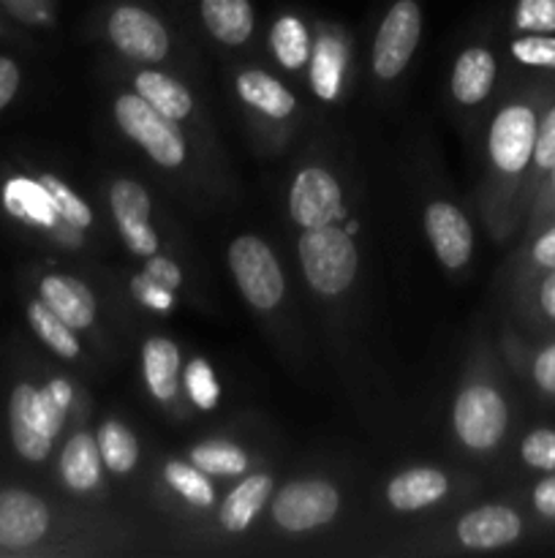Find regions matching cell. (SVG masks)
<instances>
[{
	"mask_svg": "<svg viewBox=\"0 0 555 558\" xmlns=\"http://www.w3.org/2000/svg\"><path fill=\"white\" fill-rule=\"evenodd\" d=\"M528 300H531L533 322L550 330V338H555V270L533 272Z\"/></svg>",
	"mask_w": 555,
	"mask_h": 558,
	"instance_id": "38",
	"label": "cell"
},
{
	"mask_svg": "<svg viewBox=\"0 0 555 558\" xmlns=\"http://www.w3.org/2000/svg\"><path fill=\"white\" fill-rule=\"evenodd\" d=\"M25 316L30 330L36 332L38 341L49 349L52 354H58L60 360H76L82 354V343L76 338V330L71 325H65L41 298L27 300Z\"/></svg>",
	"mask_w": 555,
	"mask_h": 558,
	"instance_id": "25",
	"label": "cell"
},
{
	"mask_svg": "<svg viewBox=\"0 0 555 558\" xmlns=\"http://www.w3.org/2000/svg\"><path fill=\"white\" fill-rule=\"evenodd\" d=\"M199 16L207 33L226 47H239L254 33L250 0H199Z\"/></svg>",
	"mask_w": 555,
	"mask_h": 558,
	"instance_id": "21",
	"label": "cell"
},
{
	"mask_svg": "<svg viewBox=\"0 0 555 558\" xmlns=\"http://www.w3.org/2000/svg\"><path fill=\"white\" fill-rule=\"evenodd\" d=\"M424 232L446 270H460L471 262L473 227L457 205L435 199L424 207Z\"/></svg>",
	"mask_w": 555,
	"mask_h": 558,
	"instance_id": "13",
	"label": "cell"
},
{
	"mask_svg": "<svg viewBox=\"0 0 555 558\" xmlns=\"http://www.w3.org/2000/svg\"><path fill=\"white\" fill-rule=\"evenodd\" d=\"M343 63H346V52L337 36H321L316 41L313 58H310V80H313L316 96L324 101H335L337 90H341Z\"/></svg>",
	"mask_w": 555,
	"mask_h": 558,
	"instance_id": "26",
	"label": "cell"
},
{
	"mask_svg": "<svg viewBox=\"0 0 555 558\" xmlns=\"http://www.w3.org/2000/svg\"><path fill=\"white\" fill-rule=\"evenodd\" d=\"M229 267L243 298L256 311H272L286 294V281L270 245L256 234H239L229 245Z\"/></svg>",
	"mask_w": 555,
	"mask_h": 558,
	"instance_id": "6",
	"label": "cell"
},
{
	"mask_svg": "<svg viewBox=\"0 0 555 558\" xmlns=\"http://www.w3.org/2000/svg\"><path fill=\"white\" fill-rule=\"evenodd\" d=\"M531 510L539 521L555 526V472L542 474L531 488Z\"/></svg>",
	"mask_w": 555,
	"mask_h": 558,
	"instance_id": "42",
	"label": "cell"
},
{
	"mask_svg": "<svg viewBox=\"0 0 555 558\" xmlns=\"http://www.w3.org/2000/svg\"><path fill=\"white\" fill-rule=\"evenodd\" d=\"M299 265H303L305 281L310 283L321 298H337L346 292L357 278L359 251L354 234L341 227L305 229L297 240Z\"/></svg>",
	"mask_w": 555,
	"mask_h": 558,
	"instance_id": "3",
	"label": "cell"
},
{
	"mask_svg": "<svg viewBox=\"0 0 555 558\" xmlns=\"http://www.w3.org/2000/svg\"><path fill=\"white\" fill-rule=\"evenodd\" d=\"M511 31L555 33V0H515L511 3Z\"/></svg>",
	"mask_w": 555,
	"mask_h": 558,
	"instance_id": "36",
	"label": "cell"
},
{
	"mask_svg": "<svg viewBox=\"0 0 555 558\" xmlns=\"http://www.w3.org/2000/svg\"><path fill=\"white\" fill-rule=\"evenodd\" d=\"M141 374L158 403H172L180 390V349L169 338H147L141 347Z\"/></svg>",
	"mask_w": 555,
	"mask_h": 558,
	"instance_id": "20",
	"label": "cell"
},
{
	"mask_svg": "<svg viewBox=\"0 0 555 558\" xmlns=\"http://www.w3.org/2000/svg\"><path fill=\"white\" fill-rule=\"evenodd\" d=\"M5 5H9L11 11H16V14L22 16H44L47 11H44V0H3Z\"/></svg>",
	"mask_w": 555,
	"mask_h": 558,
	"instance_id": "45",
	"label": "cell"
},
{
	"mask_svg": "<svg viewBox=\"0 0 555 558\" xmlns=\"http://www.w3.org/2000/svg\"><path fill=\"white\" fill-rule=\"evenodd\" d=\"M22 85V69L14 58L9 54H0V112L5 107H11V101L16 98Z\"/></svg>",
	"mask_w": 555,
	"mask_h": 558,
	"instance_id": "44",
	"label": "cell"
},
{
	"mask_svg": "<svg viewBox=\"0 0 555 558\" xmlns=\"http://www.w3.org/2000/svg\"><path fill=\"white\" fill-rule=\"evenodd\" d=\"M550 221H555V169L544 178L536 196H533L531 207H528V227L531 229L544 227Z\"/></svg>",
	"mask_w": 555,
	"mask_h": 558,
	"instance_id": "40",
	"label": "cell"
},
{
	"mask_svg": "<svg viewBox=\"0 0 555 558\" xmlns=\"http://www.w3.org/2000/svg\"><path fill=\"white\" fill-rule=\"evenodd\" d=\"M141 272H145L150 281L161 283L163 289H169V292L180 289V283H183V270H180L172 259H166V256H161V254L147 256V265Z\"/></svg>",
	"mask_w": 555,
	"mask_h": 558,
	"instance_id": "43",
	"label": "cell"
},
{
	"mask_svg": "<svg viewBox=\"0 0 555 558\" xmlns=\"http://www.w3.org/2000/svg\"><path fill=\"white\" fill-rule=\"evenodd\" d=\"M341 494L326 480H297L283 485L272 499V521L288 534L313 532L335 521Z\"/></svg>",
	"mask_w": 555,
	"mask_h": 558,
	"instance_id": "7",
	"label": "cell"
},
{
	"mask_svg": "<svg viewBox=\"0 0 555 558\" xmlns=\"http://www.w3.org/2000/svg\"><path fill=\"white\" fill-rule=\"evenodd\" d=\"M107 36L125 58L139 63H161L172 47L166 25L152 11L136 3L114 5L107 20Z\"/></svg>",
	"mask_w": 555,
	"mask_h": 558,
	"instance_id": "9",
	"label": "cell"
},
{
	"mask_svg": "<svg viewBox=\"0 0 555 558\" xmlns=\"http://www.w3.org/2000/svg\"><path fill=\"white\" fill-rule=\"evenodd\" d=\"M526 521L509 505H482L457 521V539L468 550H501L520 543Z\"/></svg>",
	"mask_w": 555,
	"mask_h": 558,
	"instance_id": "14",
	"label": "cell"
},
{
	"mask_svg": "<svg viewBox=\"0 0 555 558\" xmlns=\"http://www.w3.org/2000/svg\"><path fill=\"white\" fill-rule=\"evenodd\" d=\"M131 292H134V298L139 300L141 305H147V308H156V311H172L174 308V292L163 289L161 283L150 281L145 272L134 276V281H131Z\"/></svg>",
	"mask_w": 555,
	"mask_h": 558,
	"instance_id": "41",
	"label": "cell"
},
{
	"mask_svg": "<svg viewBox=\"0 0 555 558\" xmlns=\"http://www.w3.org/2000/svg\"><path fill=\"white\" fill-rule=\"evenodd\" d=\"M134 87L152 109L166 114L169 120H177L180 123V120H185L194 112V96H190L188 87L180 85L174 76L147 69L136 74Z\"/></svg>",
	"mask_w": 555,
	"mask_h": 558,
	"instance_id": "24",
	"label": "cell"
},
{
	"mask_svg": "<svg viewBox=\"0 0 555 558\" xmlns=\"http://www.w3.org/2000/svg\"><path fill=\"white\" fill-rule=\"evenodd\" d=\"M555 169V93L542 109V118H539V131H536V145H533V158L531 167H528L526 178V210L531 207L533 196H536L539 185L544 183L550 172Z\"/></svg>",
	"mask_w": 555,
	"mask_h": 558,
	"instance_id": "27",
	"label": "cell"
},
{
	"mask_svg": "<svg viewBox=\"0 0 555 558\" xmlns=\"http://www.w3.org/2000/svg\"><path fill=\"white\" fill-rule=\"evenodd\" d=\"M0 202H3V210L25 227L54 229L60 223L52 199L38 178H25V174L5 178V183L0 185Z\"/></svg>",
	"mask_w": 555,
	"mask_h": 558,
	"instance_id": "16",
	"label": "cell"
},
{
	"mask_svg": "<svg viewBox=\"0 0 555 558\" xmlns=\"http://www.w3.org/2000/svg\"><path fill=\"white\" fill-rule=\"evenodd\" d=\"M74 387L63 376H54L44 387L16 381L9 392V439L16 456L27 463H44L54 450V439L63 430Z\"/></svg>",
	"mask_w": 555,
	"mask_h": 558,
	"instance_id": "2",
	"label": "cell"
},
{
	"mask_svg": "<svg viewBox=\"0 0 555 558\" xmlns=\"http://www.w3.org/2000/svg\"><path fill=\"white\" fill-rule=\"evenodd\" d=\"M526 374L533 390L544 398V401L555 403V338L547 343L536 347L533 352L526 354Z\"/></svg>",
	"mask_w": 555,
	"mask_h": 558,
	"instance_id": "35",
	"label": "cell"
},
{
	"mask_svg": "<svg viewBox=\"0 0 555 558\" xmlns=\"http://www.w3.org/2000/svg\"><path fill=\"white\" fill-rule=\"evenodd\" d=\"M98 450H101L103 466L112 474H128L134 472L136 463H139V441L131 434V428H125L118 420H107L98 428Z\"/></svg>",
	"mask_w": 555,
	"mask_h": 558,
	"instance_id": "28",
	"label": "cell"
},
{
	"mask_svg": "<svg viewBox=\"0 0 555 558\" xmlns=\"http://www.w3.org/2000/svg\"><path fill=\"white\" fill-rule=\"evenodd\" d=\"M498 63L488 47H468L452 71V96L462 107H477L493 93Z\"/></svg>",
	"mask_w": 555,
	"mask_h": 558,
	"instance_id": "19",
	"label": "cell"
},
{
	"mask_svg": "<svg viewBox=\"0 0 555 558\" xmlns=\"http://www.w3.org/2000/svg\"><path fill=\"white\" fill-rule=\"evenodd\" d=\"M114 120L128 140H134L158 167L174 169L185 161L188 147L177 120L152 109L139 93H123L114 101Z\"/></svg>",
	"mask_w": 555,
	"mask_h": 558,
	"instance_id": "5",
	"label": "cell"
},
{
	"mask_svg": "<svg viewBox=\"0 0 555 558\" xmlns=\"http://www.w3.org/2000/svg\"><path fill=\"white\" fill-rule=\"evenodd\" d=\"M509 54L526 69L555 74V33H517L509 41Z\"/></svg>",
	"mask_w": 555,
	"mask_h": 558,
	"instance_id": "33",
	"label": "cell"
},
{
	"mask_svg": "<svg viewBox=\"0 0 555 558\" xmlns=\"http://www.w3.org/2000/svg\"><path fill=\"white\" fill-rule=\"evenodd\" d=\"M531 243H528L526 262L531 272H547L555 270V221L544 223V227L531 229Z\"/></svg>",
	"mask_w": 555,
	"mask_h": 558,
	"instance_id": "39",
	"label": "cell"
},
{
	"mask_svg": "<svg viewBox=\"0 0 555 558\" xmlns=\"http://www.w3.org/2000/svg\"><path fill=\"white\" fill-rule=\"evenodd\" d=\"M163 483L174 490L177 496H183L188 505L207 510L215 501V490H212L210 477H207L201 469H196L194 463L185 461H169L163 466Z\"/></svg>",
	"mask_w": 555,
	"mask_h": 558,
	"instance_id": "31",
	"label": "cell"
},
{
	"mask_svg": "<svg viewBox=\"0 0 555 558\" xmlns=\"http://www.w3.org/2000/svg\"><path fill=\"white\" fill-rule=\"evenodd\" d=\"M237 93L248 107H254L256 112L267 114V118L283 120L297 109V98H294V93L288 90L283 82H278L275 76L267 74V71L261 69L239 71Z\"/></svg>",
	"mask_w": 555,
	"mask_h": 558,
	"instance_id": "23",
	"label": "cell"
},
{
	"mask_svg": "<svg viewBox=\"0 0 555 558\" xmlns=\"http://www.w3.org/2000/svg\"><path fill=\"white\" fill-rule=\"evenodd\" d=\"M109 205H112V218L118 223L120 240L125 248L136 256L158 254V234L150 223L152 202L150 194L136 180H118L109 191Z\"/></svg>",
	"mask_w": 555,
	"mask_h": 558,
	"instance_id": "12",
	"label": "cell"
},
{
	"mask_svg": "<svg viewBox=\"0 0 555 558\" xmlns=\"http://www.w3.org/2000/svg\"><path fill=\"white\" fill-rule=\"evenodd\" d=\"M288 213L303 229L332 227L346 216L341 183L324 167H305L288 191Z\"/></svg>",
	"mask_w": 555,
	"mask_h": 558,
	"instance_id": "11",
	"label": "cell"
},
{
	"mask_svg": "<svg viewBox=\"0 0 555 558\" xmlns=\"http://www.w3.org/2000/svg\"><path fill=\"white\" fill-rule=\"evenodd\" d=\"M38 183L47 189L49 199H52L54 205V213H58V218L63 223H69L71 229H90L92 227V210L90 205H87L85 199H82L79 194H76L74 189H71L69 183H63V180L58 178V174L52 172H41L38 174Z\"/></svg>",
	"mask_w": 555,
	"mask_h": 558,
	"instance_id": "32",
	"label": "cell"
},
{
	"mask_svg": "<svg viewBox=\"0 0 555 558\" xmlns=\"http://www.w3.org/2000/svg\"><path fill=\"white\" fill-rule=\"evenodd\" d=\"M0 36H3V20H0Z\"/></svg>",
	"mask_w": 555,
	"mask_h": 558,
	"instance_id": "47",
	"label": "cell"
},
{
	"mask_svg": "<svg viewBox=\"0 0 555 558\" xmlns=\"http://www.w3.org/2000/svg\"><path fill=\"white\" fill-rule=\"evenodd\" d=\"M422 38V9L417 0H395L386 9L373 38V71L379 80H395L406 71Z\"/></svg>",
	"mask_w": 555,
	"mask_h": 558,
	"instance_id": "8",
	"label": "cell"
},
{
	"mask_svg": "<svg viewBox=\"0 0 555 558\" xmlns=\"http://www.w3.org/2000/svg\"><path fill=\"white\" fill-rule=\"evenodd\" d=\"M446 490H449V480H446L444 472H439L433 466H417L406 469V472L390 480V485H386V501L397 512H417L444 499Z\"/></svg>",
	"mask_w": 555,
	"mask_h": 558,
	"instance_id": "18",
	"label": "cell"
},
{
	"mask_svg": "<svg viewBox=\"0 0 555 558\" xmlns=\"http://www.w3.org/2000/svg\"><path fill=\"white\" fill-rule=\"evenodd\" d=\"M357 229H359L357 221H348V223H346V232H348V234H357Z\"/></svg>",
	"mask_w": 555,
	"mask_h": 558,
	"instance_id": "46",
	"label": "cell"
},
{
	"mask_svg": "<svg viewBox=\"0 0 555 558\" xmlns=\"http://www.w3.org/2000/svg\"><path fill=\"white\" fill-rule=\"evenodd\" d=\"M183 381H185V392H188V398L196 403V407L205 409V412H210V409L218 407L221 387H218V379L215 374H212L210 365H207V360L201 357L190 360V365L183 374Z\"/></svg>",
	"mask_w": 555,
	"mask_h": 558,
	"instance_id": "37",
	"label": "cell"
},
{
	"mask_svg": "<svg viewBox=\"0 0 555 558\" xmlns=\"http://www.w3.org/2000/svg\"><path fill=\"white\" fill-rule=\"evenodd\" d=\"M101 463L96 436H90L87 430H76L60 450L58 474L71 494L85 496L101 483Z\"/></svg>",
	"mask_w": 555,
	"mask_h": 558,
	"instance_id": "17",
	"label": "cell"
},
{
	"mask_svg": "<svg viewBox=\"0 0 555 558\" xmlns=\"http://www.w3.org/2000/svg\"><path fill=\"white\" fill-rule=\"evenodd\" d=\"M52 529L47 501L25 488L0 490V550L25 554L44 543Z\"/></svg>",
	"mask_w": 555,
	"mask_h": 558,
	"instance_id": "10",
	"label": "cell"
},
{
	"mask_svg": "<svg viewBox=\"0 0 555 558\" xmlns=\"http://www.w3.org/2000/svg\"><path fill=\"white\" fill-rule=\"evenodd\" d=\"M275 490V480L270 477L267 472H256L248 474L239 485H234L232 494L223 499L221 505V526L226 532L239 534L254 523V518L259 515L261 507L267 505V499Z\"/></svg>",
	"mask_w": 555,
	"mask_h": 558,
	"instance_id": "22",
	"label": "cell"
},
{
	"mask_svg": "<svg viewBox=\"0 0 555 558\" xmlns=\"http://www.w3.org/2000/svg\"><path fill=\"white\" fill-rule=\"evenodd\" d=\"M520 463L531 472H555V425H539L520 439Z\"/></svg>",
	"mask_w": 555,
	"mask_h": 558,
	"instance_id": "34",
	"label": "cell"
},
{
	"mask_svg": "<svg viewBox=\"0 0 555 558\" xmlns=\"http://www.w3.org/2000/svg\"><path fill=\"white\" fill-rule=\"evenodd\" d=\"M38 298L74 330H87L96 322V294L79 278L65 272H47L38 281Z\"/></svg>",
	"mask_w": 555,
	"mask_h": 558,
	"instance_id": "15",
	"label": "cell"
},
{
	"mask_svg": "<svg viewBox=\"0 0 555 558\" xmlns=\"http://www.w3.org/2000/svg\"><path fill=\"white\" fill-rule=\"evenodd\" d=\"M190 463L207 474V477H239L248 472V456L243 447L226 439L201 441L190 450Z\"/></svg>",
	"mask_w": 555,
	"mask_h": 558,
	"instance_id": "29",
	"label": "cell"
},
{
	"mask_svg": "<svg viewBox=\"0 0 555 558\" xmlns=\"http://www.w3.org/2000/svg\"><path fill=\"white\" fill-rule=\"evenodd\" d=\"M555 85L536 87L526 96L511 98L509 104L495 112L493 123L488 129V156L495 178L504 189V216H517L526 210V178L533 158V145H536L539 118H542L544 104L553 98Z\"/></svg>",
	"mask_w": 555,
	"mask_h": 558,
	"instance_id": "1",
	"label": "cell"
},
{
	"mask_svg": "<svg viewBox=\"0 0 555 558\" xmlns=\"http://www.w3.org/2000/svg\"><path fill=\"white\" fill-rule=\"evenodd\" d=\"M509 403L504 392L490 381L462 387L452 407V428L457 439L473 452H490L509 434Z\"/></svg>",
	"mask_w": 555,
	"mask_h": 558,
	"instance_id": "4",
	"label": "cell"
},
{
	"mask_svg": "<svg viewBox=\"0 0 555 558\" xmlns=\"http://www.w3.org/2000/svg\"><path fill=\"white\" fill-rule=\"evenodd\" d=\"M270 47L272 52H275V58L281 60L283 69L297 71L299 65L308 63L310 36L305 22L294 14L278 16V22L270 31Z\"/></svg>",
	"mask_w": 555,
	"mask_h": 558,
	"instance_id": "30",
	"label": "cell"
}]
</instances>
